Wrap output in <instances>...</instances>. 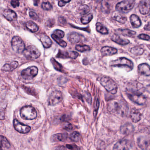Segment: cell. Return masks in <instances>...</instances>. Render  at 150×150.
<instances>
[{
  "instance_id": "1",
  "label": "cell",
  "mask_w": 150,
  "mask_h": 150,
  "mask_svg": "<svg viewBox=\"0 0 150 150\" xmlns=\"http://www.w3.org/2000/svg\"><path fill=\"white\" fill-rule=\"evenodd\" d=\"M99 82L107 91L111 94H115L117 92V85L111 78L103 76L100 78Z\"/></svg>"
},
{
  "instance_id": "2",
  "label": "cell",
  "mask_w": 150,
  "mask_h": 150,
  "mask_svg": "<svg viewBox=\"0 0 150 150\" xmlns=\"http://www.w3.org/2000/svg\"><path fill=\"white\" fill-rule=\"evenodd\" d=\"M126 90L129 94L135 95H142L145 91V87L141 83L133 80L126 85Z\"/></svg>"
},
{
  "instance_id": "3",
  "label": "cell",
  "mask_w": 150,
  "mask_h": 150,
  "mask_svg": "<svg viewBox=\"0 0 150 150\" xmlns=\"http://www.w3.org/2000/svg\"><path fill=\"white\" fill-rule=\"evenodd\" d=\"M134 5V0H124L116 4V9L118 12L126 13L133 8Z\"/></svg>"
},
{
  "instance_id": "4",
  "label": "cell",
  "mask_w": 150,
  "mask_h": 150,
  "mask_svg": "<svg viewBox=\"0 0 150 150\" xmlns=\"http://www.w3.org/2000/svg\"><path fill=\"white\" fill-rule=\"evenodd\" d=\"M20 116L22 119L26 120H33L37 117V112L34 107L26 106L20 110Z\"/></svg>"
},
{
  "instance_id": "5",
  "label": "cell",
  "mask_w": 150,
  "mask_h": 150,
  "mask_svg": "<svg viewBox=\"0 0 150 150\" xmlns=\"http://www.w3.org/2000/svg\"><path fill=\"white\" fill-rule=\"evenodd\" d=\"M23 53L27 58L30 60L37 59L40 56V52L34 45H30L27 47Z\"/></svg>"
},
{
  "instance_id": "6",
  "label": "cell",
  "mask_w": 150,
  "mask_h": 150,
  "mask_svg": "<svg viewBox=\"0 0 150 150\" xmlns=\"http://www.w3.org/2000/svg\"><path fill=\"white\" fill-rule=\"evenodd\" d=\"M13 50L17 53H22L25 49V45L22 39L18 36L13 37L11 41Z\"/></svg>"
},
{
  "instance_id": "7",
  "label": "cell",
  "mask_w": 150,
  "mask_h": 150,
  "mask_svg": "<svg viewBox=\"0 0 150 150\" xmlns=\"http://www.w3.org/2000/svg\"><path fill=\"white\" fill-rule=\"evenodd\" d=\"M109 110L112 113H117L122 116L125 115L127 112L126 107L122 103L117 101H112L110 104Z\"/></svg>"
},
{
  "instance_id": "8",
  "label": "cell",
  "mask_w": 150,
  "mask_h": 150,
  "mask_svg": "<svg viewBox=\"0 0 150 150\" xmlns=\"http://www.w3.org/2000/svg\"><path fill=\"white\" fill-rule=\"evenodd\" d=\"M111 66H125L132 70L133 68V63L130 60L124 57H121L110 62Z\"/></svg>"
},
{
  "instance_id": "9",
  "label": "cell",
  "mask_w": 150,
  "mask_h": 150,
  "mask_svg": "<svg viewBox=\"0 0 150 150\" xmlns=\"http://www.w3.org/2000/svg\"><path fill=\"white\" fill-rule=\"evenodd\" d=\"M63 98L62 93L60 91H53L48 99V104L51 106H54L59 103Z\"/></svg>"
},
{
  "instance_id": "10",
  "label": "cell",
  "mask_w": 150,
  "mask_h": 150,
  "mask_svg": "<svg viewBox=\"0 0 150 150\" xmlns=\"http://www.w3.org/2000/svg\"><path fill=\"white\" fill-rule=\"evenodd\" d=\"M38 69L36 66H33L25 69L21 73V76L25 79H31L34 78L38 73Z\"/></svg>"
},
{
  "instance_id": "11",
  "label": "cell",
  "mask_w": 150,
  "mask_h": 150,
  "mask_svg": "<svg viewBox=\"0 0 150 150\" xmlns=\"http://www.w3.org/2000/svg\"><path fill=\"white\" fill-rule=\"evenodd\" d=\"M138 145L142 150H150V138L145 136L139 137L137 140Z\"/></svg>"
},
{
  "instance_id": "12",
  "label": "cell",
  "mask_w": 150,
  "mask_h": 150,
  "mask_svg": "<svg viewBox=\"0 0 150 150\" xmlns=\"http://www.w3.org/2000/svg\"><path fill=\"white\" fill-rule=\"evenodd\" d=\"M13 126L15 130L22 133H27L30 131V126L22 124L17 119L14 120Z\"/></svg>"
},
{
  "instance_id": "13",
  "label": "cell",
  "mask_w": 150,
  "mask_h": 150,
  "mask_svg": "<svg viewBox=\"0 0 150 150\" xmlns=\"http://www.w3.org/2000/svg\"><path fill=\"white\" fill-rule=\"evenodd\" d=\"M127 97L130 100L138 105H143L146 101L147 99L144 95H135L127 94Z\"/></svg>"
},
{
  "instance_id": "14",
  "label": "cell",
  "mask_w": 150,
  "mask_h": 150,
  "mask_svg": "<svg viewBox=\"0 0 150 150\" xmlns=\"http://www.w3.org/2000/svg\"><path fill=\"white\" fill-rule=\"evenodd\" d=\"M131 147L130 142L124 139L120 140L114 145L113 150H129Z\"/></svg>"
},
{
  "instance_id": "15",
  "label": "cell",
  "mask_w": 150,
  "mask_h": 150,
  "mask_svg": "<svg viewBox=\"0 0 150 150\" xmlns=\"http://www.w3.org/2000/svg\"><path fill=\"white\" fill-rule=\"evenodd\" d=\"M138 9L141 14H147L150 10V0H142L139 4Z\"/></svg>"
},
{
  "instance_id": "16",
  "label": "cell",
  "mask_w": 150,
  "mask_h": 150,
  "mask_svg": "<svg viewBox=\"0 0 150 150\" xmlns=\"http://www.w3.org/2000/svg\"><path fill=\"white\" fill-rule=\"evenodd\" d=\"M79 56L78 53L76 52H68L59 50L56 57L58 58H71L76 59Z\"/></svg>"
},
{
  "instance_id": "17",
  "label": "cell",
  "mask_w": 150,
  "mask_h": 150,
  "mask_svg": "<svg viewBox=\"0 0 150 150\" xmlns=\"http://www.w3.org/2000/svg\"><path fill=\"white\" fill-rule=\"evenodd\" d=\"M138 71L140 76H150V66L147 63H142L138 66Z\"/></svg>"
},
{
  "instance_id": "18",
  "label": "cell",
  "mask_w": 150,
  "mask_h": 150,
  "mask_svg": "<svg viewBox=\"0 0 150 150\" xmlns=\"http://www.w3.org/2000/svg\"><path fill=\"white\" fill-rule=\"evenodd\" d=\"M112 18L114 20L122 24H124L127 21V18L125 15L122 13L118 12L117 11L113 13Z\"/></svg>"
},
{
  "instance_id": "19",
  "label": "cell",
  "mask_w": 150,
  "mask_h": 150,
  "mask_svg": "<svg viewBox=\"0 0 150 150\" xmlns=\"http://www.w3.org/2000/svg\"><path fill=\"white\" fill-rule=\"evenodd\" d=\"M101 55L103 56H111L115 55L117 52V50L115 48L110 47H104L100 50Z\"/></svg>"
},
{
  "instance_id": "20",
  "label": "cell",
  "mask_w": 150,
  "mask_h": 150,
  "mask_svg": "<svg viewBox=\"0 0 150 150\" xmlns=\"http://www.w3.org/2000/svg\"><path fill=\"white\" fill-rule=\"evenodd\" d=\"M133 126L130 123H127L120 127V132L124 135H128L134 131Z\"/></svg>"
},
{
  "instance_id": "21",
  "label": "cell",
  "mask_w": 150,
  "mask_h": 150,
  "mask_svg": "<svg viewBox=\"0 0 150 150\" xmlns=\"http://www.w3.org/2000/svg\"><path fill=\"white\" fill-rule=\"evenodd\" d=\"M130 22L132 26L134 28L140 27L142 25L141 21L138 16L135 14H132L130 18Z\"/></svg>"
},
{
  "instance_id": "22",
  "label": "cell",
  "mask_w": 150,
  "mask_h": 150,
  "mask_svg": "<svg viewBox=\"0 0 150 150\" xmlns=\"http://www.w3.org/2000/svg\"><path fill=\"white\" fill-rule=\"evenodd\" d=\"M130 117L133 122H137L140 121L141 119V114L138 110L134 108L131 110Z\"/></svg>"
},
{
  "instance_id": "23",
  "label": "cell",
  "mask_w": 150,
  "mask_h": 150,
  "mask_svg": "<svg viewBox=\"0 0 150 150\" xmlns=\"http://www.w3.org/2000/svg\"><path fill=\"white\" fill-rule=\"evenodd\" d=\"M111 39L112 41L118 44L121 45H126L129 44L130 41L127 39L122 38L118 35L114 34L111 37Z\"/></svg>"
},
{
  "instance_id": "24",
  "label": "cell",
  "mask_w": 150,
  "mask_h": 150,
  "mask_svg": "<svg viewBox=\"0 0 150 150\" xmlns=\"http://www.w3.org/2000/svg\"><path fill=\"white\" fill-rule=\"evenodd\" d=\"M3 15L8 21H13L17 18V14L12 10L5 9L3 11Z\"/></svg>"
},
{
  "instance_id": "25",
  "label": "cell",
  "mask_w": 150,
  "mask_h": 150,
  "mask_svg": "<svg viewBox=\"0 0 150 150\" xmlns=\"http://www.w3.org/2000/svg\"><path fill=\"white\" fill-rule=\"evenodd\" d=\"M68 135L66 133H59L55 134L51 137V141L52 142L62 141L67 139Z\"/></svg>"
},
{
  "instance_id": "26",
  "label": "cell",
  "mask_w": 150,
  "mask_h": 150,
  "mask_svg": "<svg viewBox=\"0 0 150 150\" xmlns=\"http://www.w3.org/2000/svg\"><path fill=\"white\" fill-rule=\"evenodd\" d=\"M40 40L44 47L46 48H50L52 44V41L48 36L43 34L40 36Z\"/></svg>"
},
{
  "instance_id": "27",
  "label": "cell",
  "mask_w": 150,
  "mask_h": 150,
  "mask_svg": "<svg viewBox=\"0 0 150 150\" xmlns=\"http://www.w3.org/2000/svg\"><path fill=\"white\" fill-rule=\"evenodd\" d=\"M19 63L17 61H13L10 64H5L1 68V70L6 72H11L18 66Z\"/></svg>"
},
{
  "instance_id": "28",
  "label": "cell",
  "mask_w": 150,
  "mask_h": 150,
  "mask_svg": "<svg viewBox=\"0 0 150 150\" xmlns=\"http://www.w3.org/2000/svg\"><path fill=\"white\" fill-rule=\"evenodd\" d=\"M116 32L124 36L130 37H133L136 34V32L129 29H119L116 30Z\"/></svg>"
},
{
  "instance_id": "29",
  "label": "cell",
  "mask_w": 150,
  "mask_h": 150,
  "mask_svg": "<svg viewBox=\"0 0 150 150\" xmlns=\"http://www.w3.org/2000/svg\"><path fill=\"white\" fill-rule=\"evenodd\" d=\"M81 36L78 33L76 32H72L69 36V39L71 43L77 44L81 40Z\"/></svg>"
},
{
  "instance_id": "30",
  "label": "cell",
  "mask_w": 150,
  "mask_h": 150,
  "mask_svg": "<svg viewBox=\"0 0 150 150\" xmlns=\"http://www.w3.org/2000/svg\"><path fill=\"white\" fill-rule=\"evenodd\" d=\"M10 147V144L5 137L0 135V149L1 150L9 148Z\"/></svg>"
},
{
  "instance_id": "31",
  "label": "cell",
  "mask_w": 150,
  "mask_h": 150,
  "mask_svg": "<svg viewBox=\"0 0 150 150\" xmlns=\"http://www.w3.org/2000/svg\"><path fill=\"white\" fill-rule=\"evenodd\" d=\"M26 27L32 33H35L38 30L39 27L33 21H28L26 23Z\"/></svg>"
},
{
  "instance_id": "32",
  "label": "cell",
  "mask_w": 150,
  "mask_h": 150,
  "mask_svg": "<svg viewBox=\"0 0 150 150\" xmlns=\"http://www.w3.org/2000/svg\"><path fill=\"white\" fill-rule=\"evenodd\" d=\"M96 29L97 31L103 34H108V31L107 28L100 22H97L96 24Z\"/></svg>"
},
{
  "instance_id": "33",
  "label": "cell",
  "mask_w": 150,
  "mask_h": 150,
  "mask_svg": "<svg viewBox=\"0 0 150 150\" xmlns=\"http://www.w3.org/2000/svg\"><path fill=\"white\" fill-rule=\"evenodd\" d=\"M93 19V15L92 13L87 14L84 15L81 18V22L83 24L89 23Z\"/></svg>"
},
{
  "instance_id": "34",
  "label": "cell",
  "mask_w": 150,
  "mask_h": 150,
  "mask_svg": "<svg viewBox=\"0 0 150 150\" xmlns=\"http://www.w3.org/2000/svg\"><path fill=\"white\" fill-rule=\"evenodd\" d=\"M52 37L54 40H55V41H56L60 46H61L62 48H65L67 46V43L66 42L62 40L60 38L58 37L54 34H52Z\"/></svg>"
},
{
  "instance_id": "35",
  "label": "cell",
  "mask_w": 150,
  "mask_h": 150,
  "mask_svg": "<svg viewBox=\"0 0 150 150\" xmlns=\"http://www.w3.org/2000/svg\"><path fill=\"white\" fill-rule=\"evenodd\" d=\"M144 50L140 47H133L131 49V52L135 56H139L142 55L144 53Z\"/></svg>"
},
{
  "instance_id": "36",
  "label": "cell",
  "mask_w": 150,
  "mask_h": 150,
  "mask_svg": "<svg viewBox=\"0 0 150 150\" xmlns=\"http://www.w3.org/2000/svg\"><path fill=\"white\" fill-rule=\"evenodd\" d=\"M51 62L53 65L54 67L57 71L61 72L63 71V67L60 63H58L55 58H52L51 59Z\"/></svg>"
},
{
  "instance_id": "37",
  "label": "cell",
  "mask_w": 150,
  "mask_h": 150,
  "mask_svg": "<svg viewBox=\"0 0 150 150\" xmlns=\"http://www.w3.org/2000/svg\"><path fill=\"white\" fill-rule=\"evenodd\" d=\"M90 11V8L89 6L87 5H83L79 7V13L80 14L86 15L88 14Z\"/></svg>"
},
{
  "instance_id": "38",
  "label": "cell",
  "mask_w": 150,
  "mask_h": 150,
  "mask_svg": "<svg viewBox=\"0 0 150 150\" xmlns=\"http://www.w3.org/2000/svg\"><path fill=\"white\" fill-rule=\"evenodd\" d=\"M75 48H76L77 51H79V52H87V51H89L91 50L90 47L89 46H87V45H77L76 46V47H75Z\"/></svg>"
},
{
  "instance_id": "39",
  "label": "cell",
  "mask_w": 150,
  "mask_h": 150,
  "mask_svg": "<svg viewBox=\"0 0 150 150\" xmlns=\"http://www.w3.org/2000/svg\"><path fill=\"white\" fill-rule=\"evenodd\" d=\"M81 136L80 134L77 132H74L70 136V138L73 141L78 142L80 140Z\"/></svg>"
},
{
  "instance_id": "40",
  "label": "cell",
  "mask_w": 150,
  "mask_h": 150,
  "mask_svg": "<svg viewBox=\"0 0 150 150\" xmlns=\"http://www.w3.org/2000/svg\"><path fill=\"white\" fill-rule=\"evenodd\" d=\"M43 9L46 11L51 10L52 9V5L49 2H43L41 5Z\"/></svg>"
},
{
  "instance_id": "41",
  "label": "cell",
  "mask_w": 150,
  "mask_h": 150,
  "mask_svg": "<svg viewBox=\"0 0 150 150\" xmlns=\"http://www.w3.org/2000/svg\"><path fill=\"white\" fill-rule=\"evenodd\" d=\"M54 33V34L56 35V36H58V37H59L60 38H63L64 36H65V33L63 31L61 30H56Z\"/></svg>"
},
{
  "instance_id": "42",
  "label": "cell",
  "mask_w": 150,
  "mask_h": 150,
  "mask_svg": "<svg viewBox=\"0 0 150 150\" xmlns=\"http://www.w3.org/2000/svg\"><path fill=\"white\" fill-rule=\"evenodd\" d=\"M138 37L140 39L145 40H148L150 39V36L145 34H141L138 36Z\"/></svg>"
},
{
  "instance_id": "43",
  "label": "cell",
  "mask_w": 150,
  "mask_h": 150,
  "mask_svg": "<svg viewBox=\"0 0 150 150\" xmlns=\"http://www.w3.org/2000/svg\"><path fill=\"white\" fill-rule=\"evenodd\" d=\"M29 15L30 17L34 20H37L39 18L38 15H37V14L33 11H30L29 12Z\"/></svg>"
},
{
  "instance_id": "44",
  "label": "cell",
  "mask_w": 150,
  "mask_h": 150,
  "mask_svg": "<svg viewBox=\"0 0 150 150\" xmlns=\"http://www.w3.org/2000/svg\"><path fill=\"white\" fill-rule=\"evenodd\" d=\"M99 106V101L98 100H97L96 102L95 103V105L94 110V116L95 117L97 116V113H98V109Z\"/></svg>"
},
{
  "instance_id": "45",
  "label": "cell",
  "mask_w": 150,
  "mask_h": 150,
  "mask_svg": "<svg viewBox=\"0 0 150 150\" xmlns=\"http://www.w3.org/2000/svg\"><path fill=\"white\" fill-rule=\"evenodd\" d=\"M63 128L66 130H72L73 129V126L69 122H66L65 124H64Z\"/></svg>"
},
{
  "instance_id": "46",
  "label": "cell",
  "mask_w": 150,
  "mask_h": 150,
  "mask_svg": "<svg viewBox=\"0 0 150 150\" xmlns=\"http://www.w3.org/2000/svg\"><path fill=\"white\" fill-rule=\"evenodd\" d=\"M11 4L13 8H17L19 5V0H12L11 2Z\"/></svg>"
},
{
  "instance_id": "47",
  "label": "cell",
  "mask_w": 150,
  "mask_h": 150,
  "mask_svg": "<svg viewBox=\"0 0 150 150\" xmlns=\"http://www.w3.org/2000/svg\"><path fill=\"white\" fill-rule=\"evenodd\" d=\"M85 96H86L85 98H86V99L87 100V102L91 104V101H92L91 95L90 94H86Z\"/></svg>"
},
{
  "instance_id": "48",
  "label": "cell",
  "mask_w": 150,
  "mask_h": 150,
  "mask_svg": "<svg viewBox=\"0 0 150 150\" xmlns=\"http://www.w3.org/2000/svg\"><path fill=\"white\" fill-rule=\"evenodd\" d=\"M5 112L2 109L0 108V120H3L5 119Z\"/></svg>"
},
{
  "instance_id": "49",
  "label": "cell",
  "mask_w": 150,
  "mask_h": 150,
  "mask_svg": "<svg viewBox=\"0 0 150 150\" xmlns=\"http://www.w3.org/2000/svg\"><path fill=\"white\" fill-rule=\"evenodd\" d=\"M144 29L145 30L150 31V21L144 26Z\"/></svg>"
},
{
  "instance_id": "50",
  "label": "cell",
  "mask_w": 150,
  "mask_h": 150,
  "mask_svg": "<svg viewBox=\"0 0 150 150\" xmlns=\"http://www.w3.org/2000/svg\"><path fill=\"white\" fill-rule=\"evenodd\" d=\"M65 4H66V3H65V2H64V1H59V2H58V6H60V7H63V6H65Z\"/></svg>"
},
{
  "instance_id": "51",
  "label": "cell",
  "mask_w": 150,
  "mask_h": 150,
  "mask_svg": "<svg viewBox=\"0 0 150 150\" xmlns=\"http://www.w3.org/2000/svg\"><path fill=\"white\" fill-rule=\"evenodd\" d=\"M65 147L64 146H59L56 147L54 150H65Z\"/></svg>"
},
{
  "instance_id": "52",
  "label": "cell",
  "mask_w": 150,
  "mask_h": 150,
  "mask_svg": "<svg viewBox=\"0 0 150 150\" xmlns=\"http://www.w3.org/2000/svg\"><path fill=\"white\" fill-rule=\"evenodd\" d=\"M145 91H147V92L150 93V85H148L145 88Z\"/></svg>"
},
{
  "instance_id": "53",
  "label": "cell",
  "mask_w": 150,
  "mask_h": 150,
  "mask_svg": "<svg viewBox=\"0 0 150 150\" xmlns=\"http://www.w3.org/2000/svg\"><path fill=\"white\" fill-rule=\"evenodd\" d=\"M61 1H64V2H65V3H67L70 2L71 0H61Z\"/></svg>"
},
{
  "instance_id": "54",
  "label": "cell",
  "mask_w": 150,
  "mask_h": 150,
  "mask_svg": "<svg viewBox=\"0 0 150 150\" xmlns=\"http://www.w3.org/2000/svg\"><path fill=\"white\" fill-rule=\"evenodd\" d=\"M102 0H96V2H98V3H99V2H101Z\"/></svg>"
},
{
  "instance_id": "55",
  "label": "cell",
  "mask_w": 150,
  "mask_h": 150,
  "mask_svg": "<svg viewBox=\"0 0 150 150\" xmlns=\"http://www.w3.org/2000/svg\"><path fill=\"white\" fill-rule=\"evenodd\" d=\"M149 56V57H148V58H149V60H150V55H149V56Z\"/></svg>"
}]
</instances>
